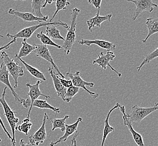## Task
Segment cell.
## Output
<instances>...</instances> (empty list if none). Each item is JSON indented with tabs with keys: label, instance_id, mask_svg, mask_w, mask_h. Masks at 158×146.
<instances>
[{
	"label": "cell",
	"instance_id": "f35d334b",
	"mask_svg": "<svg viewBox=\"0 0 158 146\" xmlns=\"http://www.w3.org/2000/svg\"><path fill=\"white\" fill-rule=\"evenodd\" d=\"M0 37H2V38H4V36H3V35H0Z\"/></svg>",
	"mask_w": 158,
	"mask_h": 146
},
{
	"label": "cell",
	"instance_id": "ab89813d",
	"mask_svg": "<svg viewBox=\"0 0 158 146\" xmlns=\"http://www.w3.org/2000/svg\"><path fill=\"white\" fill-rule=\"evenodd\" d=\"M1 141H2V140H1V138H0V143H1Z\"/></svg>",
	"mask_w": 158,
	"mask_h": 146
},
{
	"label": "cell",
	"instance_id": "d4e9b609",
	"mask_svg": "<svg viewBox=\"0 0 158 146\" xmlns=\"http://www.w3.org/2000/svg\"><path fill=\"white\" fill-rule=\"evenodd\" d=\"M49 38L55 39H60L64 41L65 38L60 34V31L55 26H46V34Z\"/></svg>",
	"mask_w": 158,
	"mask_h": 146
},
{
	"label": "cell",
	"instance_id": "4316f807",
	"mask_svg": "<svg viewBox=\"0 0 158 146\" xmlns=\"http://www.w3.org/2000/svg\"><path fill=\"white\" fill-rule=\"evenodd\" d=\"M36 37L41 41L42 43H43V45H49V46H52L55 47L59 49H61L62 48V47L55 43L54 42L52 41V39L51 38H49L46 34H44V33H43V31H41L40 33H38L36 34Z\"/></svg>",
	"mask_w": 158,
	"mask_h": 146
},
{
	"label": "cell",
	"instance_id": "5bb4252c",
	"mask_svg": "<svg viewBox=\"0 0 158 146\" xmlns=\"http://www.w3.org/2000/svg\"><path fill=\"white\" fill-rule=\"evenodd\" d=\"M82 118L79 117L74 123L70 125L65 124V131L64 134L57 140H55L54 141L51 142L50 143V146H55L57 144L65 142L68 140V137L72 136L73 134L76 133L77 132H78L77 131L78 126L80 123H82Z\"/></svg>",
	"mask_w": 158,
	"mask_h": 146
},
{
	"label": "cell",
	"instance_id": "484cf974",
	"mask_svg": "<svg viewBox=\"0 0 158 146\" xmlns=\"http://www.w3.org/2000/svg\"><path fill=\"white\" fill-rule=\"evenodd\" d=\"M33 107H36L42 109H50L54 111L56 114H59L60 112V110L59 108L55 107L54 106L50 105L46 100L38 99H36L33 104Z\"/></svg>",
	"mask_w": 158,
	"mask_h": 146
},
{
	"label": "cell",
	"instance_id": "1f68e13d",
	"mask_svg": "<svg viewBox=\"0 0 158 146\" xmlns=\"http://www.w3.org/2000/svg\"><path fill=\"white\" fill-rule=\"evenodd\" d=\"M56 76H57V75H56ZM57 78L59 79V80H60L61 83L62 84V85H63L65 88H70V87H71L73 86V83H72V82L71 80L68 79L67 78L63 79V78H60V77H59L58 76H57Z\"/></svg>",
	"mask_w": 158,
	"mask_h": 146
},
{
	"label": "cell",
	"instance_id": "8992f818",
	"mask_svg": "<svg viewBox=\"0 0 158 146\" xmlns=\"http://www.w3.org/2000/svg\"><path fill=\"white\" fill-rule=\"evenodd\" d=\"M66 75H67V78H69L70 79L72 80V83H73V86L78 87L79 88H82L84 91L88 92L89 95H91V97L93 99H96L99 96L98 94L95 93V92H91L86 88V86H89L91 88H93L95 86V84L94 83L87 82L85 81L80 75L79 71H77L74 74L71 73L70 71V67H69L68 71L66 74Z\"/></svg>",
	"mask_w": 158,
	"mask_h": 146
},
{
	"label": "cell",
	"instance_id": "d6a6232c",
	"mask_svg": "<svg viewBox=\"0 0 158 146\" xmlns=\"http://www.w3.org/2000/svg\"><path fill=\"white\" fill-rule=\"evenodd\" d=\"M88 2L92 4L96 9H98V10H100V6L102 2L101 0H89Z\"/></svg>",
	"mask_w": 158,
	"mask_h": 146
},
{
	"label": "cell",
	"instance_id": "7a4b0ae2",
	"mask_svg": "<svg viewBox=\"0 0 158 146\" xmlns=\"http://www.w3.org/2000/svg\"><path fill=\"white\" fill-rule=\"evenodd\" d=\"M7 87H5L3 91V93L0 97V103L2 105L4 110V115L6 118L7 121L11 128L12 132V138H13V143L11 146H16V139H15V131L17 129L16 124L19 123V119L15 116V112L13 111L10 107L9 105L7 104L5 96L6 95Z\"/></svg>",
	"mask_w": 158,
	"mask_h": 146
},
{
	"label": "cell",
	"instance_id": "d6986e66",
	"mask_svg": "<svg viewBox=\"0 0 158 146\" xmlns=\"http://www.w3.org/2000/svg\"><path fill=\"white\" fill-rule=\"evenodd\" d=\"M48 72L50 73L52 79L54 87L55 88L56 92L57 93V95L61 97L64 101L65 95V93L67 91V88H65L62 85V84L60 82V80L57 78V76L56 75V74L55 73L54 69L53 67H50L48 68Z\"/></svg>",
	"mask_w": 158,
	"mask_h": 146
},
{
	"label": "cell",
	"instance_id": "8fae6325",
	"mask_svg": "<svg viewBox=\"0 0 158 146\" xmlns=\"http://www.w3.org/2000/svg\"><path fill=\"white\" fill-rule=\"evenodd\" d=\"M119 109L120 110V112L123 114V119L124 125L128 128V130L130 132V133L132 134V136L133 137V140L136 143L137 146H145L144 145V142H143V140L141 134L137 132L136 130L133 129L132 124L130 121L129 119V116L128 114H127L126 112V108L124 106L120 105V107H119Z\"/></svg>",
	"mask_w": 158,
	"mask_h": 146
},
{
	"label": "cell",
	"instance_id": "2e32d148",
	"mask_svg": "<svg viewBox=\"0 0 158 146\" xmlns=\"http://www.w3.org/2000/svg\"><path fill=\"white\" fill-rule=\"evenodd\" d=\"M78 43L81 45H85L87 46H90L92 45H96L99 46L100 47L104 48L107 51H111L115 49L116 46L114 43L110 42L105 41L104 40H87V39H81L78 41Z\"/></svg>",
	"mask_w": 158,
	"mask_h": 146
},
{
	"label": "cell",
	"instance_id": "e0dca14e",
	"mask_svg": "<svg viewBox=\"0 0 158 146\" xmlns=\"http://www.w3.org/2000/svg\"><path fill=\"white\" fill-rule=\"evenodd\" d=\"M99 14H100V10H98L95 17L89 19L87 22V24L89 27V30L91 32H92V29L96 26L100 27L101 24L102 22L106 21H110L111 18L113 16L112 14H109L105 16H100Z\"/></svg>",
	"mask_w": 158,
	"mask_h": 146
},
{
	"label": "cell",
	"instance_id": "7402d4cb",
	"mask_svg": "<svg viewBox=\"0 0 158 146\" xmlns=\"http://www.w3.org/2000/svg\"><path fill=\"white\" fill-rule=\"evenodd\" d=\"M18 59L20 60V61L24 65L26 70L29 71V73H30L33 76H35V78H38V79L42 80L44 82L46 80V78L44 76V73H42L41 71H39L35 67H32L31 65L27 64V63H25V61L22 60V59Z\"/></svg>",
	"mask_w": 158,
	"mask_h": 146
},
{
	"label": "cell",
	"instance_id": "836d02e7",
	"mask_svg": "<svg viewBox=\"0 0 158 146\" xmlns=\"http://www.w3.org/2000/svg\"><path fill=\"white\" fill-rule=\"evenodd\" d=\"M0 125H1V126L2 127V128L3 129V130L5 132V133L6 134L7 137L9 138L10 141H11V144H12V143H13V138H12V136H11V135L9 133V132L7 130L6 128L5 127L4 124H3V121L2 120L1 117H0Z\"/></svg>",
	"mask_w": 158,
	"mask_h": 146
},
{
	"label": "cell",
	"instance_id": "cb8c5ba5",
	"mask_svg": "<svg viewBox=\"0 0 158 146\" xmlns=\"http://www.w3.org/2000/svg\"><path fill=\"white\" fill-rule=\"evenodd\" d=\"M69 115H65L63 118L56 119L55 118L51 120V123L52 124V131H54L56 129H60L62 132H65V124L66 121L69 118Z\"/></svg>",
	"mask_w": 158,
	"mask_h": 146
},
{
	"label": "cell",
	"instance_id": "f546056e",
	"mask_svg": "<svg viewBox=\"0 0 158 146\" xmlns=\"http://www.w3.org/2000/svg\"><path fill=\"white\" fill-rule=\"evenodd\" d=\"M79 88L76 87L74 86H72L70 88H68L65 93L64 101L67 102L68 103H69L72 101L73 97L79 92Z\"/></svg>",
	"mask_w": 158,
	"mask_h": 146
},
{
	"label": "cell",
	"instance_id": "9c48e42d",
	"mask_svg": "<svg viewBox=\"0 0 158 146\" xmlns=\"http://www.w3.org/2000/svg\"><path fill=\"white\" fill-rule=\"evenodd\" d=\"M128 2L135 4L136 8L133 14L132 20H136L139 14L145 11L152 12L154 7H157L158 5L153 3L152 0H127Z\"/></svg>",
	"mask_w": 158,
	"mask_h": 146
},
{
	"label": "cell",
	"instance_id": "52a82bcc",
	"mask_svg": "<svg viewBox=\"0 0 158 146\" xmlns=\"http://www.w3.org/2000/svg\"><path fill=\"white\" fill-rule=\"evenodd\" d=\"M33 44L36 47V48L33 52L35 53L37 57L43 58L44 59L48 61L49 63H50L52 65V67H53L57 72V74H56V75L58 76L59 75L61 76V78L65 79L66 77L64 76L63 74L60 72L57 65L54 63V60L51 56V55L48 49L47 46L44 45H37L35 43H33Z\"/></svg>",
	"mask_w": 158,
	"mask_h": 146
},
{
	"label": "cell",
	"instance_id": "e575fe53",
	"mask_svg": "<svg viewBox=\"0 0 158 146\" xmlns=\"http://www.w3.org/2000/svg\"><path fill=\"white\" fill-rule=\"evenodd\" d=\"M16 42V39H13L12 41H11L9 43H7V45H5V46H2V47H0V52L2 51V50H4V49H9L10 47V46L12 45V44H13V43H15Z\"/></svg>",
	"mask_w": 158,
	"mask_h": 146
},
{
	"label": "cell",
	"instance_id": "74e56055",
	"mask_svg": "<svg viewBox=\"0 0 158 146\" xmlns=\"http://www.w3.org/2000/svg\"><path fill=\"white\" fill-rule=\"evenodd\" d=\"M20 146H34L29 142H25L23 139H21L20 140Z\"/></svg>",
	"mask_w": 158,
	"mask_h": 146
},
{
	"label": "cell",
	"instance_id": "3957f363",
	"mask_svg": "<svg viewBox=\"0 0 158 146\" xmlns=\"http://www.w3.org/2000/svg\"><path fill=\"white\" fill-rule=\"evenodd\" d=\"M61 26L65 28L68 29L69 26L66 23L63 22L59 19L57 21L52 22H40L37 25L31 26L29 27H27L23 29L14 35L10 34L9 33H7L6 36L9 38H13V39H17V38H23V39L27 40L28 38H31L33 33H35L38 29L41 28L42 26Z\"/></svg>",
	"mask_w": 158,
	"mask_h": 146
},
{
	"label": "cell",
	"instance_id": "ba28073f",
	"mask_svg": "<svg viewBox=\"0 0 158 146\" xmlns=\"http://www.w3.org/2000/svg\"><path fill=\"white\" fill-rule=\"evenodd\" d=\"M115 57V55L112 51H107L106 54H104L103 52H101L98 55V57L92 61V64H98L99 67H101V71L103 70H106L107 67H109L115 73H116L118 77L122 76V74L119 73L118 71L111 67L109 62L113 60Z\"/></svg>",
	"mask_w": 158,
	"mask_h": 146
},
{
	"label": "cell",
	"instance_id": "4dcf8cb0",
	"mask_svg": "<svg viewBox=\"0 0 158 146\" xmlns=\"http://www.w3.org/2000/svg\"><path fill=\"white\" fill-rule=\"evenodd\" d=\"M70 5V3L68 2L67 1H64V0H57L56 1V11L54 13V15L52 17L49 22H52V21L54 20L55 16L56 15L57 13L62 10L67 9V7L69 6Z\"/></svg>",
	"mask_w": 158,
	"mask_h": 146
},
{
	"label": "cell",
	"instance_id": "5b68a950",
	"mask_svg": "<svg viewBox=\"0 0 158 146\" xmlns=\"http://www.w3.org/2000/svg\"><path fill=\"white\" fill-rule=\"evenodd\" d=\"M156 110H158V102L151 107H141L137 105H134L131 110V114H128L129 119L132 124L139 123Z\"/></svg>",
	"mask_w": 158,
	"mask_h": 146
},
{
	"label": "cell",
	"instance_id": "60d3db41",
	"mask_svg": "<svg viewBox=\"0 0 158 146\" xmlns=\"http://www.w3.org/2000/svg\"></svg>",
	"mask_w": 158,
	"mask_h": 146
},
{
	"label": "cell",
	"instance_id": "6da1fadb",
	"mask_svg": "<svg viewBox=\"0 0 158 146\" xmlns=\"http://www.w3.org/2000/svg\"><path fill=\"white\" fill-rule=\"evenodd\" d=\"M81 13V10L78 8H74L71 12L70 14V25L68 30L67 36L65 38L63 45L61 46L63 48L65 54H69L70 50L73 45L76 41V28L77 18Z\"/></svg>",
	"mask_w": 158,
	"mask_h": 146
},
{
	"label": "cell",
	"instance_id": "603a6c76",
	"mask_svg": "<svg viewBox=\"0 0 158 146\" xmlns=\"http://www.w3.org/2000/svg\"><path fill=\"white\" fill-rule=\"evenodd\" d=\"M45 1L39 0V1H32V14L34 16L38 18H44V16L42 14L41 9L44 5Z\"/></svg>",
	"mask_w": 158,
	"mask_h": 146
},
{
	"label": "cell",
	"instance_id": "ffe728a7",
	"mask_svg": "<svg viewBox=\"0 0 158 146\" xmlns=\"http://www.w3.org/2000/svg\"><path fill=\"white\" fill-rule=\"evenodd\" d=\"M148 30V33L145 39L142 40L143 43H146L152 35L158 33V18H149L147 19L145 22Z\"/></svg>",
	"mask_w": 158,
	"mask_h": 146
},
{
	"label": "cell",
	"instance_id": "ac0fdd59",
	"mask_svg": "<svg viewBox=\"0 0 158 146\" xmlns=\"http://www.w3.org/2000/svg\"><path fill=\"white\" fill-rule=\"evenodd\" d=\"M120 104L119 103H117L116 105L114 106V107L112 108H111L110 110L109 111L108 115L106 116V117L105 118V120L104 121V130H103V134H102V141H101V146H104V145L105 142L106 140V138L108 137V135L111 132H114V128L112 127L109 124V120L110 118L111 114L114 110L119 108L120 107Z\"/></svg>",
	"mask_w": 158,
	"mask_h": 146
},
{
	"label": "cell",
	"instance_id": "7c38bea8",
	"mask_svg": "<svg viewBox=\"0 0 158 146\" xmlns=\"http://www.w3.org/2000/svg\"><path fill=\"white\" fill-rule=\"evenodd\" d=\"M44 82V81H37L35 84H31L30 83H27L25 86L27 87H28L29 91L28 95L29 96V98L30 99V100L31 101V106L30 108H29L28 111V114H27V118H29V116L31 114V112L32 111V107H33V104L34 102L40 96H43L45 97L46 99H50V96L49 95H44L40 91V85L42 83Z\"/></svg>",
	"mask_w": 158,
	"mask_h": 146
},
{
	"label": "cell",
	"instance_id": "83f0119b",
	"mask_svg": "<svg viewBox=\"0 0 158 146\" xmlns=\"http://www.w3.org/2000/svg\"><path fill=\"white\" fill-rule=\"evenodd\" d=\"M32 123L30 118H25L23 120L22 124L17 127V129L19 132H22L25 135H28L29 130L31 129Z\"/></svg>",
	"mask_w": 158,
	"mask_h": 146
},
{
	"label": "cell",
	"instance_id": "277c9868",
	"mask_svg": "<svg viewBox=\"0 0 158 146\" xmlns=\"http://www.w3.org/2000/svg\"><path fill=\"white\" fill-rule=\"evenodd\" d=\"M1 58L3 60V63L6 65L7 70L9 74L13 76V79L15 81L14 88L18 87V80L20 76L24 75L23 67L20 66L18 63L10 56L5 51H2L1 53Z\"/></svg>",
	"mask_w": 158,
	"mask_h": 146
},
{
	"label": "cell",
	"instance_id": "d590c367",
	"mask_svg": "<svg viewBox=\"0 0 158 146\" xmlns=\"http://www.w3.org/2000/svg\"><path fill=\"white\" fill-rule=\"evenodd\" d=\"M78 134H79V132H77L75 134H74V136H73V138H72V140H71V144H70V146H77V137L78 136Z\"/></svg>",
	"mask_w": 158,
	"mask_h": 146
},
{
	"label": "cell",
	"instance_id": "9a60e30c",
	"mask_svg": "<svg viewBox=\"0 0 158 146\" xmlns=\"http://www.w3.org/2000/svg\"><path fill=\"white\" fill-rule=\"evenodd\" d=\"M8 13L11 15L18 17L19 18L22 19L23 20L24 22H39L40 23V22H46V21L48 19V15L44 16V18H38L34 16L32 13H22L16 10L12 9H10L9 10Z\"/></svg>",
	"mask_w": 158,
	"mask_h": 146
},
{
	"label": "cell",
	"instance_id": "30bf717a",
	"mask_svg": "<svg viewBox=\"0 0 158 146\" xmlns=\"http://www.w3.org/2000/svg\"><path fill=\"white\" fill-rule=\"evenodd\" d=\"M48 120H49V118L48 114L45 112L41 127L38 129L35 133L29 136V142L33 146H38L40 144H42L46 139L47 134L46 130V123Z\"/></svg>",
	"mask_w": 158,
	"mask_h": 146
},
{
	"label": "cell",
	"instance_id": "8d00e7d4",
	"mask_svg": "<svg viewBox=\"0 0 158 146\" xmlns=\"http://www.w3.org/2000/svg\"><path fill=\"white\" fill-rule=\"evenodd\" d=\"M23 106L25 107V108H30L31 106V101L30 100L29 98L26 99L24 100V101L22 103Z\"/></svg>",
	"mask_w": 158,
	"mask_h": 146
},
{
	"label": "cell",
	"instance_id": "4fadbf2b",
	"mask_svg": "<svg viewBox=\"0 0 158 146\" xmlns=\"http://www.w3.org/2000/svg\"><path fill=\"white\" fill-rule=\"evenodd\" d=\"M0 82L5 84L6 86V87H8L9 88L12 93V95L14 97L15 101H18L20 103L22 104L25 99L21 98L13 89L12 86L10 83L9 73L8 70H7L6 65L3 63H2L0 65Z\"/></svg>",
	"mask_w": 158,
	"mask_h": 146
},
{
	"label": "cell",
	"instance_id": "44dd1931",
	"mask_svg": "<svg viewBox=\"0 0 158 146\" xmlns=\"http://www.w3.org/2000/svg\"><path fill=\"white\" fill-rule=\"evenodd\" d=\"M22 47L20 48L18 54H16L15 57L17 59H22L23 57H27L28 55L31 54L36 48L34 44L29 45L27 42L26 39H23L22 42Z\"/></svg>",
	"mask_w": 158,
	"mask_h": 146
},
{
	"label": "cell",
	"instance_id": "f1b7e54d",
	"mask_svg": "<svg viewBox=\"0 0 158 146\" xmlns=\"http://www.w3.org/2000/svg\"><path fill=\"white\" fill-rule=\"evenodd\" d=\"M158 57V47L155 49V50L152 51L150 54L148 55L145 59L143 60L142 63L139 65V66L137 67V70L138 72H139V71L141 69L142 67H143L145 65L147 64H149V63L151 61L155 59L156 58Z\"/></svg>",
	"mask_w": 158,
	"mask_h": 146
}]
</instances>
